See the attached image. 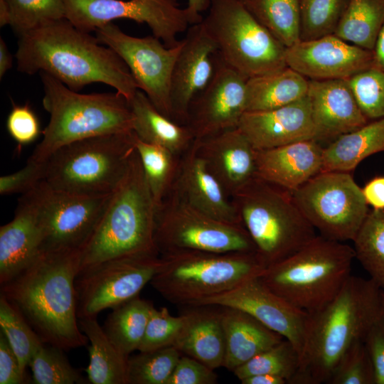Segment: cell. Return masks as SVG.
<instances>
[{
  "mask_svg": "<svg viewBox=\"0 0 384 384\" xmlns=\"http://www.w3.org/2000/svg\"><path fill=\"white\" fill-rule=\"evenodd\" d=\"M18 36L16 58L19 72L46 73L76 92L87 85L102 82L114 87L127 101L139 90L129 69L112 49L66 18Z\"/></svg>",
  "mask_w": 384,
  "mask_h": 384,
  "instance_id": "6da1fadb",
  "label": "cell"
},
{
  "mask_svg": "<svg viewBox=\"0 0 384 384\" xmlns=\"http://www.w3.org/2000/svg\"><path fill=\"white\" fill-rule=\"evenodd\" d=\"M80 250L41 253L26 270L1 285L2 294L23 314L44 343L64 351L88 340L77 314L75 279Z\"/></svg>",
  "mask_w": 384,
  "mask_h": 384,
  "instance_id": "7a4b0ae2",
  "label": "cell"
},
{
  "mask_svg": "<svg viewBox=\"0 0 384 384\" xmlns=\"http://www.w3.org/2000/svg\"><path fill=\"white\" fill-rule=\"evenodd\" d=\"M309 314L300 366L292 384L329 383L349 351L384 319L383 293L370 279L351 274L329 303Z\"/></svg>",
  "mask_w": 384,
  "mask_h": 384,
  "instance_id": "3957f363",
  "label": "cell"
},
{
  "mask_svg": "<svg viewBox=\"0 0 384 384\" xmlns=\"http://www.w3.org/2000/svg\"><path fill=\"white\" fill-rule=\"evenodd\" d=\"M156 212L135 149L126 174L80 250V271L117 257L159 255L154 241Z\"/></svg>",
  "mask_w": 384,
  "mask_h": 384,
  "instance_id": "277c9868",
  "label": "cell"
},
{
  "mask_svg": "<svg viewBox=\"0 0 384 384\" xmlns=\"http://www.w3.org/2000/svg\"><path fill=\"white\" fill-rule=\"evenodd\" d=\"M41 77L50 121L28 160L45 161L59 148L81 139L133 132L128 101L117 92L80 94L46 73Z\"/></svg>",
  "mask_w": 384,
  "mask_h": 384,
  "instance_id": "5b68a950",
  "label": "cell"
},
{
  "mask_svg": "<svg viewBox=\"0 0 384 384\" xmlns=\"http://www.w3.org/2000/svg\"><path fill=\"white\" fill-rule=\"evenodd\" d=\"M353 247L316 235L259 276L272 291L293 306L311 314L329 303L351 274Z\"/></svg>",
  "mask_w": 384,
  "mask_h": 384,
  "instance_id": "8992f818",
  "label": "cell"
},
{
  "mask_svg": "<svg viewBox=\"0 0 384 384\" xmlns=\"http://www.w3.org/2000/svg\"><path fill=\"white\" fill-rule=\"evenodd\" d=\"M230 199L266 267L291 256L316 236L291 192L258 176Z\"/></svg>",
  "mask_w": 384,
  "mask_h": 384,
  "instance_id": "52a82bcc",
  "label": "cell"
},
{
  "mask_svg": "<svg viewBox=\"0 0 384 384\" xmlns=\"http://www.w3.org/2000/svg\"><path fill=\"white\" fill-rule=\"evenodd\" d=\"M160 256L162 265L150 284L169 302L191 306L260 275L266 268L255 252L182 250Z\"/></svg>",
  "mask_w": 384,
  "mask_h": 384,
  "instance_id": "ba28073f",
  "label": "cell"
},
{
  "mask_svg": "<svg viewBox=\"0 0 384 384\" xmlns=\"http://www.w3.org/2000/svg\"><path fill=\"white\" fill-rule=\"evenodd\" d=\"M135 151L134 134L116 133L68 144L46 161L44 181L72 193H112L120 183Z\"/></svg>",
  "mask_w": 384,
  "mask_h": 384,
  "instance_id": "9c48e42d",
  "label": "cell"
},
{
  "mask_svg": "<svg viewBox=\"0 0 384 384\" xmlns=\"http://www.w3.org/2000/svg\"><path fill=\"white\" fill-rule=\"evenodd\" d=\"M202 23L221 58L248 78L286 68V49L241 0H210Z\"/></svg>",
  "mask_w": 384,
  "mask_h": 384,
  "instance_id": "30bf717a",
  "label": "cell"
},
{
  "mask_svg": "<svg viewBox=\"0 0 384 384\" xmlns=\"http://www.w3.org/2000/svg\"><path fill=\"white\" fill-rule=\"evenodd\" d=\"M291 193L320 235L336 241H353L370 211L362 188L347 171H321Z\"/></svg>",
  "mask_w": 384,
  "mask_h": 384,
  "instance_id": "8fae6325",
  "label": "cell"
},
{
  "mask_svg": "<svg viewBox=\"0 0 384 384\" xmlns=\"http://www.w3.org/2000/svg\"><path fill=\"white\" fill-rule=\"evenodd\" d=\"M154 241L159 255L182 250L255 252L242 225L216 220L191 206L173 191L156 209Z\"/></svg>",
  "mask_w": 384,
  "mask_h": 384,
  "instance_id": "7c38bea8",
  "label": "cell"
},
{
  "mask_svg": "<svg viewBox=\"0 0 384 384\" xmlns=\"http://www.w3.org/2000/svg\"><path fill=\"white\" fill-rule=\"evenodd\" d=\"M162 265L159 254L108 260L80 270L75 279L78 319L97 317L137 296Z\"/></svg>",
  "mask_w": 384,
  "mask_h": 384,
  "instance_id": "4fadbf2b",
  "label": "cell"
},
{
  "mask_svg": "<svg viewBox=\"0 0 384 384\" xmlns=\"http://www.w3.org/2000/svg\"><path fill=\"white\" fill-rule=\"evenodd\" d=\"M65 18L89 33L113 20L125 18L144 23L153 36L167 47L177 46V36L197 23L187 8L177 0H65Z\"/></svg>",
  "mask_w": 384,
  "mask_h": 384,
  "instance_id": "5bb4252c",
  "label": "cell"
},
{
  "mask_svg": "<svg viewBox=\"0 0 384 384\" xmlns=\"http://www.w3.org/2000/svg\"><path fill=\"white\" fill-rule=\"evenodd\" d=\"M33 193L42 231V252L80 250L97 225L112 194L63 192L50 188L44 181Z\"/></svg>",
  "mask_w": 384,
  "mask_h": 384,
  "instance_id": "9a60e30c",
  "label": "cell"
},
{
  "mask_svg": "<svg viewBox=\"0 0 384 384\" xmlns=\"http://www.w3.org/2000/svg\"><path fill=\"white\" fill-rule=\"evenodd\" d=\"M95 33L100 43L112 49L125 63L138 88L154 107L173 119L171 80L183 41L169 48L154 36H129L112 22L98 28Z\"/></svg>",
  "mask_w": 384,
  "mask_h": 384,
  "instance_id": "2e32d148",
  "label": "cell"
},
{
  "mask_svg": "<svg viewBox=\"0 0 384 384\" xmlns=\"http://www.w3.org/2000/svg\"><path fill=\"white\" fill-rule=\"evenodd\" d=\"M247 80L228 65L218 51L210 81L188 107L186 124L196 139L238 127L246 112Z\"/></svg>",
  "mask_w": 384,
  "mask_h": 384,
  "instance_id": "e0dca14e",
  "label": "cell"
},
{
  "mask_svg": "<svg viewBox=\"0 0 384 384\" xmlns=\"http://www.w3.org/2000/svg\"><path fill=\"white\" fill-rule=\"evenodd\" d=\"M259 276L207 298L195 306L229 307L245 311L291 342L301 356L309 314L293 306L272 291Z\"/></svg>",
  "mask_w": 384,
  "mask_h": 384,
  "instance_id": "ac0fdd59",
  "label": "cell"
},
{
  "mask_svg": "<svg viewBox=\"0 0 384 384\" xmlns=\"http://www.w3.org/2000/svg\"><path fill=\"white\" fill-rule=\"evenodd\" d=\"M287 65L309 80H348L375 66L373 51L334 34L299 41L286 49Z\"/></svg>",
  "mask_w": 384,
  "mask_h": 384,
  "instance_id": "d6986e66",
  "label": "cell"
},
{
  "mask_svg": "<svg viewBox=\"0 0 384 384\" xmlns=\"http://www.w3.org/2000/svg\"><path fill=\"white\" fill-rule=\"evenodd\" d=\"M182 41L172 71L170 95L173 119L186 124L191 102L214 74L218 48L202 21L191 25Z\"/></svg>",
  "mask_w": 384,
  "mask_h": 384,
  "instance_id": "ffe728a7",
  "label": "cell"
},
{
  "mask_svg": "<svg viewBox=\"0 0 384 384\" xmlns=\"http://www.w3.org/2000/svg\"><path fill=\"white\" fill-rule=\"evenodd\" d=\"M194 144L230 198L257 176L255 149L238 127L195 139Z\"/></svg>",
  "mask_w": 384,
  "mask_h": 384,
  "instance_id": "44dd1931",
  "label": "cell"
},
{
  "mask_svg": "<svg viewBox=\"0 0 384 384\" xmlns=\"http://www.w3.org/2000/svg\"><path fill=\"white\" fill-rule=\"evenodd\" d=\"M255 150L315 139L309 101L306 97L273 110L245 112L238 126Z\"/></svg>",
  "mask_w": 384,
  "mask_h": 384,
  "instance_id": "7402d4cb",
  "label": "cell"
},
{
  "mask_svg": "<svg viewBox=\"0 0 384 384\" xmlns=\"http://www.w3.org/2000/svg\"><path fill=\"white\" fill-rule=\"evenodd\" d=\"M307 97L315 140L336 139L368 122L361 110L348 80H309Z\"/></svg>",
  "mask_w": 384,
  "mask_h": 384,
  "instance_id": "603a6c76",
  "label": "cell"
},
{
  "mask_svg": "<svg viewBox=\"0 0 384 384\" xmlns=\"http://www.w3.org/2000/svg\"><path fill=\"white\" fill-rule=\"evenodd\" d=\"M42 231L33 190L22 194L14 218L0 228V284L28 268L42 252Z\"/></svg>",
  "mask_w": 384,
  "mask_h": 384,
  "instance_id": "cb8c5ba5",
  "label": "cell"
},
{
  "mask_svg": "<svg viewBox=\"0 0 384 384\" xmlns=\"http://www.w3.org/2000/svg\"><path fill=\"white\" fill-rule=\"evenodd\" d=\"M186 203L220 221L242 225L230 198L193 145L181 156L172 191Z\"/></svg>",
  "mask_w": 384,
  "mask_h": 384,
  "instance_id": "d4e9b609",
  "label": "cell"
},
{
  "mask_svg": "<svg viewBox=\"0 0 384 384\" xmlns=\"http://www.w3.org/2000/svg\"><path fill=\"white\" fill-rule=\"evenodd\" d=\"M323 151L315 139L255 150L257 176L292 192L322 171Z\"/></svg>",
  "mask_w": 384,
  "mask_h": 384,
  "instance_id": "484cf974",
  "label": "cell"
},
{
  "mask_svg": "<svg viewBox=\"0 0 384 384\" xmlns=\"http://www.w3.org/2000/svg\"><path fill=\"white\" fill-rule=\"evenodd\" d=\"M185 312L183 324L174 343L182 355L192 357L215 370L223 366L225 339L220 310L198 306Z\"/></svg>",
  "mask_w": 384,
  "mask_h": 384,
  "instance_id": "4316f807",
  "label": "cell"
},
{
  "mask_svg": "<svg viewBox=\"0 0 384 384\" xmlns=\"http://www.w3.org/2000/svg\"><path fill=\"white\" fill-rule=\"evenodd\" d=\"M225 339L223 367L234 371L249 360L274 346L284 338L249 314L220 307Z\"/></svg>",
  "mask_w": 384,
  "mask_h": 384,
  "instance_id": "83f0119b",
  "label": "cell"
},
{
  "mask_svg": "<svg viewBox=\"0 0 384 384\" xmlns=\"http://www.w3.org/2000/svg\"><path fill=\"white\" fill-rule=\"evenodd\" d=\"M128 103L133 115V132L139 139L179 156L193 145L196 139L189 127L160 112L141 90Z\"/></svg>",
  "mask_w": 384,
  "mask_h": 384,
  "instance_id": "f1b7e54d",
  "label": "cell"
},
{
  "mask_svg": "<svg viewBox=\"0 0 384 384\" xmlns=\"http://www.w3.org/2000/svg\"><path fill=\"white\" fill-rule=\"evenodd\" d=\"M309 80L286 68L248 78L246 112L265 111L281 107L306 96Z\"/></svg>",
  "mask_w": 384,
  "mask_h": 384,
  "instance_id": "f546056e",
  "label": "cell"
},
{
  "mask_svg": "<svg viewBox=\"0 0 384 384\" xmlns=\"http://www.w3.org/2000/svg\"><path fill=\"white\" fill-rule=\"evenodd\" d=\"M384 151V117L340 136L323 151L322 171L351 172L368 156Z\"/></svg>",
  "mask_w": 384,
  "mask_h": 384,
  "instance_id": "4dcf8cb0",
  "label": "cell"
},
{
  "mask_svg": "<svg viewBox=\"0 0 384 384\" xmlns=\"http://www.w3.org/2000/svg\"><path fill=\"white\" fill-rule=\"evenodd\" d=\"M79 326L90 341L89 364L85 371L92 384H128V358L111 342L96 317L78 319Z\"/></svg>",
  "mask_w": 384,
  "mask_h": 384,
  "instance_id": "1f68e13d",
  "label": "cell"
},
{
  "mask_svg": "<svg viewBox=\"0 0 384 384\" xmlns=\"http://www.w3.org/2000/svg\"><path fill=\"white\" fill-rule=\"evenodd\" d=\"M154 308L151 302L137 296L112 309L102 328L122 353L129 356L138 350Z\"/></svg>",
  "mask_w": 384,
  "mask_h": 384,
  "instance_id": "d6a6232c",
  "label": "cell"
},
{
  "mask_svg": "<svg viewBox=\"0 0 384 384\" xmlns=\"http://www.w3.org/2000/svg\"><path fill=\"white\" fill-rule=\"evenodd\" d=\"M384 26V0H351L334 35L373 50Z\"/></svg>",
  "mask_w": 384,
  "mask_h": 384,
  "instance_id": "836d02e7",
  "label": "cell"
},
{
  "mask_svg": "<svg viewBox=\"0 0 384 384\" xmlns=\"http://www.w3.org/2000/svg\"><path fill=\"white\" fill-rule=\"evenodd\" d=\"M134 146L157 209L174 186L181 156L163 146L142 142L135 134Z\"/></svg>",
  "mask_w": 384,
  "mask_h": 384,
  "instance_id": "e575fe53",
  "label": "cell"
},
{
  "mask_svg": "<svg viewBox=\"0 0 384 384\" xmlns=\"http://www.w3.org/2000/svg\"><path fill=\"white\" fill-rule=\"evenodd\" d=\"M250 14L285 47L300 41L299 0H241Z\"/></svg>",
  "mask_w": 384,
  "mask_h": 384,
  "instance_id": "d590c367",
  "label": "cell"
},
{
  "mask_svg": "<svg viewBox=\"0 0 384 384\" xmlns=\"http://www.w3.org/2000/svg\"><path fill=\"white\" fill-rule=\"evenodd\" d=\"M353 242L355 259L384 292V210L369 211Z\"/></svg>",
  "mask_w": 384,
  "mask_h": 384,
  "instance_id": "8d00e7d4",
  "label": "cell"
},
{
  "mask_svg": "<svg viewBox=\"0 0 384 384\" xmlns=\"http://www.w3.org/2000/svg\"><path fill=\"white\" fill-rule=\"evenodd\" d=\"M299 366V352L284 338L237 368L233 373L240 380L255 375L268 374L282 377L292 384Z\"/></svg>",
  "mask_w": 384,
  "mask_h": 384,
  "instance_id": "74e56055",
  "label": "cell"
},
{
  "mask_svg": "<svg viewBox=\"0 0 384 384\" xmlns=\"http://www.w3.org/2000/svg\"><path fill=\"white\" fill-rule=\"evenodd\" d=\"M0 327L18 357L22 371L26 373L33 353L44 343L23 314L2 294Z\"/></svg>",
  "mask_w": 384,
  "mask_h": 384,
  "instance_id": "f35d334b",
  "label": "cell"
},
{
  "mask_svg": "<svg viewBox=\"0 0 384 384\" xmlns=\"http://www.w3.org/2000/svg\"><path fill=\"white\" fill-rule=\"evenodd\" d=\"M351 0H299L300 41L334 34Z\"/></svg>",
  "mask_w": 384,
  "mask_h": 384,
  "instance_id": "ab89813d",
  "label": "cell"
},
{
  "mask_svg": "<svg viewBox=\"0 0 384 384\" xmlns=\"http://www.w3.org/2000/svg\"><path fill=\"white\" fill-rule=\"evenodd\" d=\"M181 355L171 346L129 357L128 384H166Z\"/></svg>",
  "mask_w": 384,
  "mask_h": 384,
  "instance_id": "60d3db41",
  "label": "cell"
},
{
  "mask_svg": "<svg viewBox=\"0 0 384 384\" xmlns=\"http://www.w3.org/2000/svg\"><path fill=\"white\" fill-rule=\"evenodd\" d=\"M63 349L43 343L33 353L28 366L36 384L85 383L80 372L68 361Z\"/></svg>",
  "mask_w": 384,
  "mask_h": 384,
  "instance_id": "b9f144b4",
  "label": "cell"
},
{
  "mask_svg": "<svg viewBox=\"0 0 384 384\" xmlns=\"http://www.w3.org/2000/svg\"><path fill=\"white\" fill-rule=\"evenodd\" d=\"M9 25L20 36L48 23L65 18V0H4Z\"/></svg>",
  "mask_w": 384,
  "mask_h": 384,
  "instance_id": "7bdbcfd3",
  "label": "cell"
},
{
  "mask_svg": "<svg viewBox=\"0 0 384 384\" xmlns=\"http://www.w3.org/2000/svg\"><path fill=\"white\" fill-rule=\"evenodd\" d=\"M356 102L368 119L384 117V71L374 66L348 79Z\"/></svg>",
  "mask_w": 384,
  "mask_h": 384,
  "instance_id": "ee69618b",
  "label": "cell"
},
{
  "mask_svg": "<svg viewBox=\"0 0 384 384\" xmlns=\"http://www.w3.org/2000/svg\"><path fill=\"white\" fill-rule=\"evenodd\" d=\"M183 324V315L172 316L166 307L153 309L139 351L174 346Z\"/></svg>",
  "mask_w": 384,
  "mask_h": 384,
  "instance_id": "f6af8a7d",
  "label": "cell"
},
{
  "mask_svg": "<svg viewBox=\"0 0 384 384\" xmlns=\"http://www.w3.org/2000/svg\"><path fill=\"white\" fill-rule=\"evenodd\" d=\"M330 384H375L370 357L365 341L356 343L334 371Z\"/></svg>",
  "mask_w": 384,
  "mask_h": 384,
  "instance_id": "bcb514c9",
  "label": "cell"
},
{
  "mask_svg": "<svg viewBox=\"0 0 384 384\" xmlns=\"http://www.w3.org/2000/svg\"><path fill=\"white\" fill-rule=\"evenodd\" d=\"M6 129L20 147L33 142L42 133L38 117L27 104H13L7 117Z\"/></svg>",
  "mask_w": 384,
  "mask_h": 384,
  "instance_id": "7dc6e473",
  "label": "cell"
},
{
  "mask_svg": "<svg viewBox=\"0 0 384 384\" xmlns=\"http://www.w3.org/2000/svg\"><path fill=\"white\" fill-rule=\"evenodd\" d=\"M46 162L27 160L21 169L0 178L1 195L24 194L35 188L44 181Z\"/></svg>",
  "mask_w": 384,
  "mask_h": 384,
  "instance_id": "c3c4849f",
  "label": "cell"
},
{
  "mask_svg": "<svg viewBox=\"0 0 384 384\" xmlns=\"http://www.w3.org/2000/svg\"><path fill=\"white\" fill-rule=\"evenodd\" d=\"M217 380L213 369L192 357L181 355L166 384H215Z\"/></svg>",
  "mask_w": 384,
  "mask_h": 384,
  "instance_id": "681fc988",
  "label": "cell"
},
{
  "mask_svg": "<svg viewBox=\"0 0 384 384\" xmlns=\"http://www.w3.org/2000/svg\"><path fill=\"white\" fill-rule=\"evenodd\" d=\"M26 381L18 357L0 331V384H23Z\"/></svg>",
  "mask_w": 384,
  "mask_h": 384,
  "instance_id": "f907efd6",
  "label": "cell"
},
{
  "mask_svg": "<svg viewBox=\"0 0 384 384\" xmlns=\"http://www.w3.org/2000/svg\"><path fill=\"white\" fill-rule=\"evenodd\" d=\"M365 343L373 365L375 384H384V319L372 327Z\"/></svg>",
  "mask_w": 384,
  "mask_h": 384,
  "instance_id": "816d5d0a",
  "label": "cell"
},
{
  "mask_svg": "<svg viewBox=\"0 0 384 384\" xmlns=\"http://www.w3.org/2000/svg\"><path fill=\"white\" fill-rule=\"evenodd\" d=\"M368 205L373 209L384 210V176L375 177L362 188Z\"/></svg>",
  "mask_w": 384,
  "mask_h": 384,
  "instance_id": "f5cc1de1",
  "label": "cell"
},
{
  "mask_svg": "<svg viewBox=\"0 0 384 384\" xmlns=\"http://www.w3.org/2000/svg\"><path fill=\"white\" fill-rule=\"evenodd\" d=\"M242 384H287V381L279 376L258 374L240 380Z\"/></svg>",
  "mask_w": 384,
  "mask_h": 384,
  "instance_id": "db71d44e",
  "label": "cell"
},
{
  "mask_svg": "<svg viewBox=\"0 0 384 384\" xmlns=\"http://www.w3.org/2000/svg\"><path fill=\"white\" fill-rule=\"evenodd\" d=\"M210 4V0H188L187 9L193 16L197 23L203 20L201 12L208 9Z\"/></svg>",
  "mask_w": 384,
  "mask_h": 384,
  "instance_id": "11a10c76",
  "label": "cell"
},
{
  "mask_svg": "<svg viewBox=\"0 0 384 384\" xmlns=\"http://www.w3.org/2000/svg\"><path fill=\"white\" fill-rule=\"evenodd\" d=\"M375 66L384 71V26H383L373 49Z\"/></svg>",
  "mask_w": 384,
  "mask_h": 384,
  "instance_id": "9f6ffc18",
  "label": "cell"
},
{
  "mask_svg": "<svg viewBox=\"0 0 384 384\" xmlns=\"http://www.w3.org/2000/svg\"><path fill=\"white\" fill-rule=\"evenodd\" d=\"M12 66L11 55L2 38H0V77L1 78Z\"/></svg>",
  "mask_w": 384,
  "mask_h": 384,
  "instance_id": "6f0895ef",
  "label": "cell"
},
{
  "mask_svg": "<svg viewBox=\"0 0 384 384\" xmlns=\"http://www.w3.org/2000/svg\"><path fill=\"white\" fill-rule=\"evenodd\" d=\"M9 23V11L4 0H0V26L1 27Z\"/></svg>",
  "mask_w": 384,
  "mask_h": 384,
  "instance_id": "680465c9",
  "label": "cell"
},
{
  "mask_svg": "<svg viewBox=\"0 0 384 384\" xmlns=\"http://www.w3.org/2000/svg\"><path fill=\"white\" fill-rule=\"evenodd\" d=\"M383 302H384V292H383Z\"/></svg>",
  "mask_w": 384,
  "mask_h": 384,
  "instance_id": "91938a15",
  "label": "cell"
}]
</instances>
